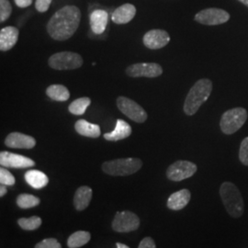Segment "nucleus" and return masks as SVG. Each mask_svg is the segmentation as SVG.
<instances>
[{
	"label": "nucleus",
	"mask_w": 248,
	"mask_h": 248,
	"mask_svg": "<svg viewBox=\"0 0 248 248\" xmlns=\"http://www.w3.org/2000/svg\"><path fill=\"white\" fill-rule=\"evenodd\" d=\"M46 95L55 101H66L70 98V92L62 85H51L46 89Z\"/></svg>",
	"instance_id": "nucleus-23"
},
{
	"label": "nucleus",
	"mask_w": 248,
	"mask_h": 248,
	"mask_svg": "<svg viewBox=\"0 0 248 248\" xmlns=\"http://www.w3.org/2000/svg\"><path fill=\"white\" fill-rule=\"evenodd\" d=\"M229 19L230 14L227 11L216 8L203 9L195 15V20L197 22L209 26L223 24Z\"/></svg>",
	"instance_id": "nucleus-8"
},
{
	"label": "nucleus",
	"mask_w": 248,
	"mask_h": 248,
	"mask_svg": "<svg viewBox=\"0 0 248 248\" xmlns=\"http://www.w3.org/2000/svg\"><path fill=\"white\" fill-rule=\"evenodd\" d=\"M81 20L80 9L73 6H64L57 10L47 24L48 34L55 41H66L75 34Z\"/></svg>",
	"instance_id": "nucleus-1"
},
{
	"label": "nucleus",
	"mask_w": 248,
	"mask_h": 248,
	"mask_svg": "<svg viewBox=\"0 0 248 248\" xmlns=\"http://www.w3.org/2000/svg\"><path fill=\"white\" fill-rule=\"evenodd\" d=\"M142 42L148 49L158 50L169 45L170 36L164 30H151L143 35Z\"/></svg>",
	"instance_id": "nucleus-13"
},
{
	"label": "nucleus",
	"mask_w": 248,
	"mask_h": 248,
	"mask_svg": "<svg viewBox=\"0 0 248 248\" xmlns=\"http://www.w3.org/2000/svg\"><path fill=\"white\" fill-rule=\"evenodd\" d=\"M140 226L139 217L132 212L116 213L112 222V229L118 232H129L137 230Z\"/></svg>",
	"instance_id": "nucleus-11"
},
{
	"label": "nucleus",
	"mask_w": 248,
	"mask_h": 248,
	"mask_svg": "<svg viewBox=\"0 0 248 248\" xmlns=\"http://www.w3.org/2000/svg\"><path fill=\"white\" fill-rule=\"evenodd\" d=\"M213 83L210 79L203 78L197 81L186 96L184 111L186 115H194L204 102L211 96Z\"/></svg>",
	"instance_id": "nucleus-2"
},
{
	"label": "nucleus",
	"mask_w": 248,
	"mask_h": 248,
	"mask_svg": "<svg viewBox=\"0 0 248 248\" xmlns=\"http://www.w3.org/2000/svg\"><path fill=\"white\" fill-rule=\"evenodd\" d=\"M117 106L119 109L133 122L142 124L147 120V113L138 103L126 97L117 98Z\"/></svg>",
	"instance_id": "nucleus-7"
},
{
	"label": "nucleus",
	"mask_w": 248,
	"mask_h": 248,
	"mask_svg": "<svg viewBox=\"0 0 248 248\" xmlns=\"http://www.w3.org/2000/svg\"><path fill=\"white\" fill-rule=\"evenodd\" d=\"M91 238V234L86 231H78L70 235L67 240V247L69 248H78L88 244Z\"/></svg>",
	"instance_id": "nucleus-24"
},
{
	"label": "nucleus",
	"mask_w": 248,
	"mask_h": 248,
	"mask_svg": "<svg viewBox=\"0 0 248 248\" xmlns=\"http://www.w3.org/2000/svg\"><path fill=\"white\" fill-rule=\"evenodd\" d=\"M197 171V166L189 161L179 160L172 164L167 170V177L172 181H181L192 177Z\"/></svg>",
	"instance_id": "nucleus-10"
},
{
	"label": "nucleus",
	"mask_w": 248,
	"mask_h": 248,
	"mask_svg": "<svg viewBox=\"0 0 248 248\" xmlns=\"http://www.w3.org/2000/svg\"><path fill=\"white\" fill-rule=\"evenodd\" d=\"M127 76L131 78H158L163 74L162 66L155 62H139L127 67Z\"/></svg>",
	"instance_id": "nucleus-9"
},
{
	"label": "nucleus",
	"mask_w": 248,
	"mask_h": 248,
	"mask_svg": "<svg viewBox=\"0 0 248 248\" xmlns=\"http://www.w3.org/2000/svg\"><path fill=\"white\" fill-rule=\"evenodd\" d=\"M142 160L139 158H121L103 163L102 170L109 176H130L142 168Z\"/></svg>",
	"instance_id": "nucleus-4"
},
{
	"label": "nucleus",
	"mask_w": 248,
	"mask_h": 248,
	"mask_svg": "<svg viewBox=\"0 0 248 248\" xmlns=\"http://www.w3.org/2000/svg\"><path fill=\"white\" fill-rule=\"evenodd\" d=\"M116 248H128L129 247H128V246H126V245H124V244H121V243H117V244H116Z\"/></svg>",
	"instance_id": "nucleus-36"
},
{
	"label": "nucleus",
	"mask_w": 248,
	"mask_h": 248,
	"mask_svg": "<svg viewBox=\"0 0 248 248\" xmlns=\"http://www.w3.org/2000/svg\"><path fill=\"white\" fill-rule=\"evenodd\" d=\"M239 159L242 164L248 166V137L245 138L240 145Z\"/></svg>",
	"instance_id": "nucleus-30"
},
{
	"label": "nucleus",
	"mask_w": 248,
	"mask_h": 248,
	"mask_svg": "<svg viewBox=\"0 0 248 248\" xmlns=\"http://www.w3.org/2000/svg\"><path fill=\"white\" fill-rule=\"evenodd\" d=\"M241 3H243L245 6H247L248 8V0H238Z\"/></svg>",
	"instance_id": "nucleus-37"
},
{
	"label": "nucleus",
	"mask_w": 248,
	"mask_h": 248,
	"mask_svg": "<svg viewBox=\"0 0 248 248\" xmlns=\"http://www.w3.org/2000/svg\"><path fill=\"white\" fill-rule=\"evenodd\" d=\"M42 219L38 216H32L31 218H20L18 221L20 228L26 231L37 230L42 225Z\"/></svg>",
	"instance_id": "nucleus-27"
},
{
	"label": "nucleus",
	"mask_w": 248,
	"mask_h": 248,
	"mask_svg": "<svg viewBox=\"0 0 248 248\" xmlns=\"http://www.w3.org/2000/svg\"><path fill=\"white\" fill-rule=\"evenodd\" d=\"M248 111L244 108H234L225 111L222 116L220 127L224 134L236 133L248 120Z\"/></svg>",
	"instance_id": "nucleus-5"
},
{
	"label": "nucleus",
	"mask_w": 248,
	"mask_h": 248,
	"mask_svg": "<svg viewBox=\"0 0 248 248\" xmlns=\"http://www.w3.org/2000/svg\"><path fill=\"white\" fill-rule=\"evenodd\" d=\"M132 134V127L123 120H118L114 131L104 134V138L109 142H117L128 138Z\"/></svg>",
	"instance_id": "nucleus-18"
},
{
	"label": "nucleus",
	"mask_w": 248,
	"mask_h": 248,
	"mask_svg": "<svg viewBox=\"0 0 248 248\" xmlns=\"http://www.w3.org/2000/svg\"><path fill=\"white\" fill-rule=\"evenodd\" d=\"M90 104L91 100L88 97L78 98L69 105L68 110L74 115H83Z\"/></svg>",
	"instance_id": "nucleus-25"
},
{
	"label": "nucleus",
	"mask_w": 248,
	"mask_h": 248,
	"mask_svg": "<svg viewBox=\"0 0 248 248\" xmlns=\"http://www.w3.org/2000/svg\"><path fill=\"white\" fill-rule=\"evenodd\" d=\"M7 192H8L7 186H6V185L1 184V186H0V197H1V198H2V197H4V196L7 194Z\"/></svg>",
	"instance_id": "nucleus-35"
},
{
	"label": "nucleus",
	"mask_w": 248,
	"mask_h": 248,
	"mask_svg": "<svg viewBox=\"0 0 248 248\" xmlns=\"http://www.w3.org/2000/svg\"><path fill=\"white\" fill-rule=\"evenodd\" d=\"M15 4L20 9L28 8L32 4V0H14Z\"/></svg>",
	"instance_id": "nucleus-34"
},
{
	"label": "nucleus",
	"mask_w": 248,
	"mask_h": 248,
	"mask_svg": "<svg viewBox=\"0 0 248 248\" xmlns=\"http://www.w3.org/2000/svg\"><path fill=\"white\" fill-rule=\"evenodd\" d=\"M75 129L80 135L90 138H98L101 134L98 124H90L86 120H78L75 124Z\"/></svg>",
	"instance_id": "nucleus-21"
},
{
	"label": "nucleus",
	"mask_w": 248,
	"mask_h": 248,
	"mask_svg": "<svg viewBox=\"0 0 248 248\" xmlns=\"http://www.w3.org/2000/svg\"><path fill=\"white\" fill-rule=\"evenodd\" d=\"M48 64L55 70H74L82 66L83 58L78 53L60 52L54 53L49 58Z\"/></svg>",
	"instance_id": "nucleus-6"
},
{
	"label": "nucleus",
	"mask_w": 248,
	"mask_h": 248,
	"mask_svg": "<svg viewBox=\"0 0 248 248\" xmlns=\"http://www.w3.org/2000/svg\"><path fill=\"white\" fill-rule=\"evenodd\" d=\"M12 12V7L9 0H0V22L9 19Z\"/></svg>",
	"instance_id": "nucleus-28"
},
{
	"label": "nucleus",
	"mask_w": 248,
	"mask_h": 248,
	"mask_svg": "<svg viewBox=\"0 0 248 248\" xmlns=\"http://www.w3.org/2000/svg\"><path fill=\"white\" fill-rule=\"evenodd\" d=\"M16 180L14 176L9 172V170L2 167L0 169V183L6 186H13Z\"/></svg>",
	"instance_id": "nucleus-29"
},
{
	"label": "nucleus",
	"mask_w": 248,
	"mask_h": 248,
	"mask_svg": "<svg viewBox=\"0 0 248 248\" xmlns=\"http://www.w3.org/2000/svg\"><path fill=\"white\" fill-rule=\"evenodd\" d=\"M139 248H155V243L151 237H145L141 241V243L138 246Z\"/></svg>",
	"instance_id": "nucleus-33"
},
{
	"label": "nucleus",
	"mask_w": 248,
	"mask_h": 248,
	"mask_svg": "<svg viewBox=\"0 0 248 248\" xmlns=\"http://www.w3.org/2000/svg\"><path fill=\"white\" fill-rule=\"evenodd\" d=\"M190 201V192L188 189H181L173 193L168 200V208L173 211H179L186 207Z\"/></svg>",
	"instance_id": "nucleus-19"
},
{
	"label": "nucleus",
	"mask_w": 248,
	"mask_h": 248,
	"mask_svg": "<svg viewBox=\"0 0 248 248\" xmlns=\"http://www.w3.org/2000/svg\"><path fill=\"white\" fill-rule=\"evenodd\" d=\"M92 189L88 186H80L75 193L74 205L76 210L84 211L89 207L92 200Z\"/></svg>",
	"instance_id": "nucleus-20"
},
{
	"label": "nucleus",
	"mask_w": 248,
	"mask_h": 248,
	"mask_svg": "<svg viewBox=\"0 0 248 248\" xmlns=\"http://www.w3.org/2000/svg\"><path fill=\"white\" fill-rule=\"evenodd\" d=\"M220 195L227 213L233 218H239L244 213V200L239 189L231 182L222 183Z\"/></svg>",
	"instance_id": "nucleus-3"
},
{
	"label": "nucleus",
	"mask_w": 248,
	"mask_h": 248,
	"mask_svg": "<svg viewBox=\"0 0 248 248\" xmlns=\"http://www.w3.org/2000/svg\"><path fill=\"white\" fill-rule=\"evenodd\" d=\"M25 180L27 183L31 186L36 189L43 188L48 185L49 178L45 175L44 172L40 170H29L25 174Z\"/></svg>",
	"instance_id": "nucleus-22"
},
{
	"label": "nucleus",
	"mask_w": 248,
	"mask_h": 248,
	"mask_svg": "<svg viewBox=\"0 0 248 248\" xmlns=\"http://www.w3.org/2000/svg\"><path fill=\"white\" fill-rule=\"evenodd\" d=\"M136 15V8L133 4L127 3L120 6L113 11L111 15V20L116 24L129 23Z\"/></svg>",
	"instance_id": "nucleus-17"
},
{
	"label": "nucleus",
	"mask_w": 248,
	"mask_h": 248,
	"mask_svg": "<svg viewBox=\"0 0 248 248\" xmlns=\"http://www.w3.org/2000/svg\"><path fill=\"white\" fill-rule=\"evenodd\" d=\"M5 144L9 148L16 149H31L36 145V140L24 133H9L5 140Z\"/></svg>",
	"instance_id": "nucleus-14"
},
{
	"label": "nucleus",
	"mask_w": 248,
	"mask_h": 248,
	"mask_svg": "<svg viewBox=\"0 0 248 248\" xmlns=\"http://www.w3.org/2000/svg\"><path fill=\"white\" fill-rule=\"evenodd\" d=\"M41 202L40 199L31 194H20L17 198V205L21 209H30L38 206Z\"/></svg>",
	"instance_id": "nucleus-26"
},
{
	"label": "nucleus",
	"mask_w": 248,
	"mask_h": 248,
	"mask_svg": "<svg viewBox=\"0 0 248 248\" xmlns=\"http://www.w3.org/2000/svg\"><path fill=\"white\" fill-rule=\"evenodd\" d=\"M53 0H36L35 1V8L39 12L44 13L46 12L52 3Z\"/></svg>",
	"instance_id": "nucleus-32"
},
{
	"label": "nucleus",
	"mask_w": 248,
	"mask_h": 248,
	"mask_svg": "<svg viewBox=\"0 0 248 248\" xmlns=\"http://www.w3.org/2000/svg\"><path fill=\"white\" fill-rule=\"evenodd\" d=\"M18 28L13 26L5 27L0 31V50L7 52L11 50L18 40Z\"/></svg>",
	"instance_id": "nucleus-15"
},
{
	"label": "nucleus",
	"mask_w": 248,
	"mask_h": 248,
	"mask_svg": "<svg viewBox=\"0 0 248 248\" xmlns=\"http://www.w3.org/2000/svg\"><path fill=\"white\" fill-rule=\"evenodd\" d=\"M0 165L9 169H28L35 166V162L24 155L2 151L0 153Z\"/></svg>",
	"instance_id": "nucleus-12"
},
{
	"label": "nucleus",
	"mask_w": 248,
	"mask_h": 248,
	"mask_svg": "<svg viewBox=\"0 0 248 248\" xmlns=\"http://www.w3.org/2000/svg\"><path fill=\"white\" fill-rule=\"evenodd\" d=\"M108 21V14L106 10L95 9L90 14V28L91 31L97 35H100L105 31Z\"/></svg>",
	"instance_id": "nucleus-16"
},
{
	"label": "nucleus",
	"mask_w": 248,
	"mask_h": 248,
	"mask_svg": "<svg viewBox=\"0 0 248 248\" xmlns=\"http://www.w3.org/2000/svg\"><path fill=\"white\" fill-rule=\"evenodd\" d=\"M61 244L55 238H47L38 243L35 248H61Z\"/></svg>",
	"instance_id": "nucleus-31"
}]
</instances>
